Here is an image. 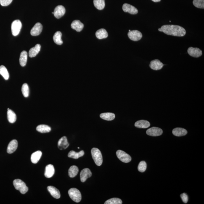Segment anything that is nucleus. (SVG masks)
Here are the masks:
<instances>
[{
  "label": "nucleus",
  "instance_id": "dca6fc26",
  "mask_svg": "<svg viewBox=\"0 0 204 204\" xmlns=\"http://www.w3.org/2000/svg\"><path fill=\"white\" fill-rule=\"evenodd\" d=\"M17 146H18V143H17V140L13 139V140L11 141L8 146L7 153L9 154L13 153L17 150Z\"/></svg>",
  "mask_w": 204,
  "mask_h": 204
},
{
  "label": "nucleus",
  "instance_id": "473e14b6",
  "mask_svg": "<svg viewBox=\"0 0 204 204\" xmlns=\"http://www.w3.org/2000/svg\"><path fill=\"white\" fill-rule=\"evenodd\" d=\"M0 74L6 80H9V74L7 69L4 66L2 65L0 66Z\"/></svg>",
  "mask_w": 204,
  "mask_h": 204
},
{
  "label": "nucleus",
  "instance_id": "aec40b11",
  "mask_svg": "<svg viewBox=\"0 0 204 204\" xmlns=\"http://www.w3.org/2000/svg\"><path fill=\"white\" fill-rule=\"evenodd\" d=\"M41 46L39 44H37L34 47L31 48L29 51V56L30 57H36L41 50Z\"/></svg>",
  "mask_w": 204,
  "mask_h": 204
},
{
  "label": "nucleus",
  "instance_id": "a878e982",
  "mask_svg": "<svg viewBox=\"0 0 204 204\" xmlns=\"http://www.w3.org/2000/svg\"><path fill=\"white\" fill-rule=\"evenodd\" d=\"M84 154V152L83 150H81L79 152H76L74 151L71 150L69 152L68 156L69 158L77 159L80 157H83Z\"/></svg>",
  "mask_w": 204,
  "mask_h": 204
},
{
  "label": "nucleus",
  "instance_id": "f704fd0d",
  "mask_svg": "<svg viewBox=\"0 0 204 204\" xmlns=\"http://www.w3.org/2000/svg\"><path fill=\"white\" fill-rule=\"evenodd\" d=\"M105 204H121L122 201L121 199L117 198H112L107 200L106 201Z\"/></svg>",
  "mask_w": 204,
  "mask_h": 204
},
{
  "label": "nucleus",
  "instance_id": "58836bf2",
  "mask_svg": "<svg viewBox=\"0 0 204 204\" xmlns=\"http://www.w3.org/2000/svg\"><path fill=\"white\" fill-rule=\"evenodd\" d=\"M181 198L182 199L183 202L184 203H186L188 201V196L186 193H183L181 194Z\"/></svg>",
  "mask_w": 204,
  "mask_h": 204
},
{
  "label": "nucleus",
  "instance_id": "e433bc0d",
  "mask_svg": "<svg viewBox=\"0 0 204 204\" xmlns=\"http://www.w3.org/2000/svg\"><path fill=\"white\" fill-rule=\"evenodd\" d=\"M147 168V164L145 161H141L139 163L138 166V170L141 172H145Z\"/></svg>",
  "mask_w": 204,
  "mask_h": 204
},
{
  "label": "nucleus",
  "instance_id": "a211bd4d",
  "mask_svg": "<svg viewBox=\"0 0 204 204\" xmlns=\"http://www.w3.org/2000/svg\"><path fill=\"white\" fill-rule=\"evenodd\" d=\"M55 171L54 166L52 165H49L46 166L45 169V176L46 178H50L54 176Z\"/></svg>",
  "mask_w": 204,
  "mask_h": 204
},
{
  "label": "nucleus",
  "instance_id": "f257e3e1",
  "mask_svg": "<svg viewBox=\"0 0 204 204\" xmlns=\"http://www.w3.org/2000/svg\"><path fill=\"white\" fill-rule=\"evenodd\" d=\"M158 31L163 32L167 35L171 36L182 37L186 35L185 29L179 25H164L158 29Z\"/></svg>",
  "mask_w": 204,
  "mask_h": 204
},
{
  "label": "nucleus",
  "instance_id": "4c0bfd02",
  "mask_svg": "<svg viewBox=\"0 0 204 204\" xmlns=\"http://www.w3.org/2000/svg\"><path fill=\"white\" fill-rule=\"evenodd\" d=\"M13 0H0V4L2 6H7L12 3Z\"/></svg>",
  "mask_w": 204,
  "mask_h": 204
},
{
  "label": "nucleus",
  "instance_id": "a19ab883",
  "mask_svg": "<svg viewBox=\"0 0 204 204\" xmlns=\"http://www.w3.org/2000/svg\"><path fill=\"white\" fill-rule=\"evenodd\" d=\"M52 13V14H54V12H53Z\"/></svg>",
  "mask_w": 204,
  "mask_h": 204
},
{
  "label": "nucleus",
  "instance_id": "ea45409f",
  "mask_svg": "<svg viewBox=\"0 0 204 204\" xmlns=\"http://www.w3.org/2000/svg\"><path fill=\"white\" fill-rule=\"evenodd\" d=\"M152 1H153V2H160L161 1V0H152Z\"/></svg>",
  "mask_w": 204,
  "mask_h": 204
},
{
  "label": "nucleus",
  "instance_id": "7ed1b4c3",
  "mask_svg": "<svg viewBox=\"0 0 204 204\" xmlns=\"http://www.w3.org/2000/svg\"><path fill=\"white\" fill-rule=\"evenodd\" d=\"M13 184L15 188L19 191L22 194H24L28 191V187H27L25 183L20 179L14 180Z\"/></svg>",
  "mask_w": 204,
  "mask_h": 204
},
{
  "label": "nucleus",
  "instance_id": "5701e85b",
  "mask_svg": "<svg viewBox=\"0 0 204 204\" xmlns=\"http://www.w3.org/2000/svg\"><path fill=\"white\" fill-rule=\"evenodd\" d=\"M28 53L26 51H23L21 53L20 58H19V62L21 66L24 67L26 65Z\"/></svg>",
  "mask_w": 204,
  "mask_h": 204
},
{
  "label": "nucleus",
  "instance_id": "79ce46f5",
  "mask_svg": "<svg viewBox=\"0 0 204 204\" xmlns=\"http://www.w3.org/2000/svg\"><path fill=\"white\" fill-rule=\"evenodd\" d=\"M9 108H8V110H9Z\"/></svg>",
  "mask_w": 204,
  "mask_h": 204
},
{
  "label": "nucleus",
  "instance_id": "c9c22d12",
  "mask_svg": "<svg viewBox=\"0 0 204 204\" xmlns=\"http://www.w3.org/2000/svg\"><path fill=\"white\" fill-rule=\"evenodd\" d=\"M193 4L195 7L199 9H204V0H194Z\"/></svg>",
  "mask_w": 204,
  "mask_h": 204
},
{
  "label": "nucleus",
  "instance_id": "ddd939ff",
  "mask_svg": "<svg viewBox=\"0 0 204 204\" xmlns=\"http://www.w3.org/2000/svg\"><path fill=\"white\" fill-rule=\"evenodd\" d=\"M57 145L58 147L61 150H63L66 149L69 145L67 137L65 136H64L59 139Z\"/></svg>",
  "mask_w": 204,
  "mask_h": 204
},
{
  "label": "nucleus",
  "instance_id": "6e6552de",
  "mask_svg": "<svg viewBox=\"0 0 204 204\" xmlns=\"http://www.w3.org/2000/svg\"><path fill=\"white\" fill-rule=\"evenodd\" d=\"M163 131L160 128L152 127L149 128L147 131V134L148 135L157 136L161 135L163 134Z\"/></svg>",
  "mask_w": 204,
  "mask_h": 204
},
{
  "label": "nucleus",
  "instance_id": "4be33fe9",
  "mask_svg": "<svg viewBox=\"0 0 204 204\" xmlns=\"http://www.w3.org/2000/svg\"><path fill=\"white\" fill-rule=\"evenodd\" d=\"M172 133L175 136H181L185 135L187 134V132L184 128H177L173 130Z\"/></svg>",
  "mask_w": 204,
  "mask_h": 204
},
{
  "label": "nucleus",
  "instance_id": "1a4fd4ad",
  "mask_svg": "<svg viewBox=\"0 0 204 204\" xmlns=\"http://www.w3.org/2000/svg\"><path fill=\"white\" fill-rule=\"evenodd\" d=\"M65 13V8L62 6H58L54 9V15L56 18L59 19L64 15Z\"/></svg>",
  "mask_w": 204,
  "mask_h": 204
},
{
  "label": "nucleus",
  "instance_id": "cd10ccee",
  "mask_svg": "<svg viewBox=\"0 0 204 204\" xmlns=\"http://www.w3.org/2000/svg\"><path fill=\"white\" fill-rule=\"evenodd\" d=\"M7 118L9 123H15L17 120V115L13 110L9 109L7 111Z\"/></svg>",
  "mask_w": 204,
  "mask_h": 204
},
{
  "label": "nucleus",
  "instance_id": "37998d69",
  "mask_svg": "<svg viewBox=\"0 0 204 204\" xmlns=\"http://www.w3.org/2000/svg\"><path fill=\"white\" fill-rule=\"evenodd\" d=\"M78 149H80V147H78Z\"/></svg>",
  "mask_w": 204,
  "mask_h": 204
},
{
  "label": "nucleus",
  "instance_id": "72a5a7b5",
  "mask_svg": "<svg viewBox=\"0 0 204 204\" xmlns=\"http://www.w3.org/2000/svg\"><path fill=\"white\" fill-rule=\"evenodd\" d=\"M22 94L25 97H28L29 95V89L28 84L24 83L22 85Z\"/></svg>",
  "mask_w": 204,
  "mask_h": 204
},
{
  "label": "nucleus",
  "instance_id": "4468645a",
  "mask_svg": "<svg viewBox=\"0 0 204 204\" xmlns=\"http://www.w3.org/2000/svg\"><path fill=\"white\" fill-rule=\"evenodd\" d=\"M123 9L124 12H128L132 14H136L138 13L137 9H136L134 6L129 4H124L123 6Z\"/></svg>",
  "mask_w": 204,
  "mask_h": 204
},
{
  "label": "nucleus",
  "instance_id": "2eb2a0df",
  "mask_svg": "<svg viewBox=\"0 0 204 204\" xmlns=\"http://www.w3.org/2000/svg\"><path fill=\"white\" fill-rule=\"evenodd\" d=\"M164 64L158 59H155L150 62L149 66L152 70H158L163 68Z\"/></svg>",
  "mask_w": 204,
  "mask_h": 204
},
{
  "label": "nucleus",
  "instance_id": "c03bdc74",
  "mask_svg": "<svg viewBox=\"0 0 204 204\" xmlns=\"http://www.w3.org/2000/svg\"><path fill=\"white\" fill-rule=\"evenodd\" d=\"M131 31V30H129V32H130V31Z\"/></svg>",
  "mask_w": 204,
  "mask_h": 204
},
{
  "label": "nucleus",
  "instance_id": "f3484780",
  "mask_svg": "<svg viewBox=\"0 0 204 204\" xmlns=\"http://www.w3.org/2000/svg\"><path fill=\"white\" fill-rule=\"evenodd\" d=\"M48 191L50 193L51 196L54 198L59 199L60 198V192L57 188L53 186H49L47 187Z\"/></svg>",
  "mask_w": 204,
  "mask_h": 204
},
{
  "label": "nucleus",
  "instance_id": "7c9ffc66",
  "mask_svg": "<svg viewBox=\"0 0 204 204\" xmlns=\"http://www.w3.org/2000/svg\"><path fill=\"white\" fill-rule=\"evenodd\" d=\"M95 6L99 10H102L105 6V0H94Z\"/></svg>",
  "mask_w": 204,
  "mask_h": 204
},
{
  "label": "nucleus",
  "instance_id": "0eeeda50",
  "mask_svg": "<svg viewBox=\"0 0 204 204\" xmlns=\"http://www.w3.org/2000/svg\"><path fill=\"white\" fill-rule=\"evenodd\" d=\"M128 36L130 39L134 41H139L142 38V33L138 30H132L128 32Z\"/></svg>",
  "mask_w": 204,
  "mask_h": 204
},
{
  "label": "nucleus",
  "instance_id": "b1692460",
  "mask_svg": "<svg viewBox=\"0 0 204 204\" xmlns=\"http://www.w3.org/2000/svg\"><path fill=\"white\" fill-rule=\"evenodd\" d=\"M42 155V153L41 151H37L32 154L31 157V161L34 164L38 163Z\"/></svg>",
  "mask_w": 204,
  "mask_h": 204
},
{
  "label": "nucleus",
  "instance_id": "f03ea898",
  "mask_svg": "<svg viewBox=\"0 0 204 204\" xmlns=\"http://www.w3.org/2000/svg\"><path fill=\"white\" fill-rule=\"evenodd\" d=\"M91 154L95 163L98 166H100L102 163V156L99 149L93 148L91 150Z\"/></svg>",
  "mask_w": 204,
  "mask_h": 204
},
{
  "label": "nucleus",
  "instance_id": "bb28decb",
  "mask_svg": "<svg viewBox=\"0 0 204 204\" xmlns=\"http://www.w3.org/2000/svg\"><path fill=\"white\" fill-rule=\"evenodd\" d=\"M62 35V33L59 31L56 32L54 34L53 37V39L56 44L61 45L63 44V41L61 39Z\"/></svg>",
  "mask_w": 204,
  "mask_h": 204
},
{
  "label": "nucleus",
  "instance_id": "393cba45",
  "mask_svg": "<svg viewBox=\"0 0 204 204\" xmlns=\"http://www.w3.org/2000/svg\"><path fill=\"white\" fill-rule=\"evenodd\" d=\"M108 33L105 29L104 28L100 29L98 30L96 33V36L99 39L106 38L108 37Z\"/></svg>",
  "mask_w": 204,
  "mask_h": 204
},
{
  "label": "nucleus",
  "instance_id": "c756f323",
  "mask_svg": "<svg viewBox=\"0 0 204 204\" xmlns=\"http://www.w3.org/2000/svg\"><path fill=\"white\" fill-rule=\"evenodd\" d=\"M100 117L106 121H112L114 119L115 116L114 114L112 113H104L101 114Z\"/></svg>",
  "mask_w": 204,
  "mask_h": 204
},
{
  "label": "nucleus",
  "instance_id": "412c9836",
  "mask_svg": "<svg viewBox=\"0 0 204 204\" xmlns=\"http://www.w3.org/2000/svg\"><path fill=\"white\" fill-rule=\"evenodd\" d=\"M135 126L139 128H147L150 126V123L147 120H141L136 121L135 124Z\"/></svg>",
  "mask_w": 204,
  "mask_h": 204
},
{
  "label": "nucleus",
  "instance_id": "9b49d317",
  "mask_svg": "<svg viewBox=\"0 0 204 204\" xmlns=\"http://www.w3.org/2000/svg\"><path fill=\"white\" fill-rule=\"evenodd\" d=\"M92 176L91 170L88 168H85L80 173V179L81 182H84L88 178Z\"/></svg>",
  "mask_w": 204,
  "mask_h": 204
},
{
  "label": "nucleus",
  "instance_id": "f8f14e48",
  "mask_svg": "<svg viewBox=\"0 0 204 204\" xmlns=\"http://www.w3.org/2000/svg\"><path fill=\"white\" fill-rule=\"evenodd\" d=\"M43 30V25L39 22H38L32 29L30 33L32 36H37L39 35Z\"/></svg>",
  "mask_w": 204,
  "mask_h": 204
},
{
  "label": "nucleus",
  "instance_id": "c85d7f7f",
  "mask_svg": "<svg viewBox=\"0 0 204 204\" xmlns=\"http://www.w3.org/2000/svg\"><path fill=\"white\" fill-rule=\"evenodd\" d=\"M36 130L39 132L45 133L50 132L51 131V128L50 127L47 125L41 124L37 127Z\"/></svg>",
  "mask_w": 204,
  "mask_h": 204
},
{
  "label": "nucleus",
  "instance_id": "9d476101",
  "mask_svg": "<svg viewBox=\"0 0 204 204\" xmlns=\"http://www.w3.org/2000/svg\"><path fill=\"white\" fill-rule=\"evenodd\" d=\"M187 53L192 57H198L202 55V51L198 48L190 47L187 50Z\"/></svg>",
  "mask_w": 204,
  "mask_h": 204
},
{
  "label": "nucleus",
  "instance_id": "2f4dec72",
  "mask_svg": "<svg viewBox=\"0 0 204 204\" xmlns=\"http://www.w3.org/2000/svg\"><path fill=\"white\" fill-rule=\"evenodd\" d=\"M79 172L78 167L76 166H72L69 170V175L71 178H74L77 176Z\"/></svg>",
  "mask_w": 204,
  "mask_h": 204
},
{
  "label": "nucleus",
  "instance_id": "6ab92c4d",
  "mask_svg": "<svg viewBox=\"0 0 204 204\" xmlns=\"http://www.w3.org/2000/svg\"><path fill=\"white\" fill-rule=\"evenodd\" d=\"M72 28L76 30L77 32H80L82 30L84 25L79 20H75L72 22L71 25Z\"/></svg>",
  "mask_w": 204,
  "mask_h": 204
},
{
  "label": "nucleus",
  "instance_id": "39448f33",
  "mask_svg": "<svg viewBox=\"0 0 204 204\" xmlns=\"http://www.w3.org/2000/svg\"><path fill=\"white\" fill-rule=\"evenodd\" d=\"M21 22L19 20H16L12 22V33L14 36L18 35L22 28Z\"/></svg>",
  "mask_w": 204,
  "mask_h": 204
},
{
  "label": "nucleus",
  "instance_id": "423d86ee",
  "mask_svg": "<svg viewBox=\"0 0 204 204\" xmlns=\"http://www.w3.org/2000/svg\"><path fill=\"white\" fill-rule=\"evenodd\" d=\"M116 154L119 159L121 160V161L124 162V163H129L131 161V157L123 151L121 150H117Z\"/></svg>",
  "mask_w": 204,
  "mask_h": 204
},
{
  "label": "nucleus",
  "instance_id": "20e7f679",
  "mask_svg": "<svg viewBox=\"0 0 204 204\" xmlns=\"http://www.w3.org/2000/svg\"><path fill=\"white\" fill-rule=\"evenodd\" d=\"M68 194L70 198L76 203H79L81 200V192L78 189L75 188H72L69 190Z\"/></svg>",
  "mask_w": 204,
  "mask_h": 204
}]
</instances>
